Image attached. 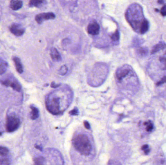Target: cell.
<instances>
[{"mask_svg":"<svg viewBox=\"0 0 166 165\" xmlns=\"http://www.w3.org/2000/svg\"><path fill=\"white\" fill-rule=\"evenodd\" d=\"M23 5V2L21 0H11L10 7L13 10L16 11L21 9Z\"/></svg>","mask_w":166,"mask_h":165,"instance_id":"cell-10","label":"cell"},{"mask_svg":"<svg viewBox=\"0 0 166 165\" xmlns=\"http://www.w3.org/2000/svg\"><path fill=\"white\" fill-rule=\"evenodd\" d=\"M70 114L71 115H77L79 114L78 110L77 108H74L73 110L70 111Z\"/></svg>","mask_w":166,"mask_h":165,"instance_id":"cell-26","label":"cell"},{"mask_svg":"<svg viewBox=\"0 0 166 165\" xmlns=\"http://www.w3.org/2000/svg\"><path fill=\"white\" fill-rule=\"evenodd\" d=\"M61 100L56 93L54 92L47 96L46 100V105L47 109L53 114H58L61 112Z\"/></svg>","mask_w":166,"mask_h":165,"instance_id":"cell-4","label":"cell"},{"mask_svg":"<svg viewBox=\"0 0 166 165\" xmlns=\"http://www.w3.org/2000/svg\"><path fill=\"white\" fill-rule=\"evenodd\" d=\"M1 163L0 164H3H3H6V165H7V164H9V161H8L7 159L3 160L1 161Z\"/></svg>","mask_w":166,"mask_h":165,"instance_id":"cell-29","label":"cell"},{"mask_svg":"<svg viewBox=\"0 0 166 165\" xmlns=\"http://www.w3.org/2000/svg\"><path fill=\"white\" fill-rule=\"evenodd\" d=\"M87 31L89 35H98L100 32V26L96 21L91 23L88 25Z\"/></svg>","mask_w":166,"mask_h":165,"instance_id":"cell-8","label":"cell"},{"mask_svg":"<svg viewBox=\"0 0 166 165\" xmlns=\"http://www.w3.org/2000/svg\"><path fill=\"white\" fill-rule=\"evenodd\" d=\"M165 83H166V76L163 77V78H162L160 81L156 83V85L157 86H160L162 84H164Z\"/></svg>","mask_w":166,"mask_h":165,"instance_id":"cell-25","label":"cell"},{"mask_svg":"<svg viewBox=\"0 0 166 165\" xmlns=\"http://www.w3.org/2000/svg\"><path fill=\"white\" fill-rule=\"evenodd\" d=\"M157 3H159V4H160V5H162V4L164 3V0H158Z\"/></svg>","mask_w":166,"mask_h":165,"instance_id":"cell-32","label":"cell"},{"mask_svg":"<svg viewBox=\"0 0 166 165\" xmlns=\"http://www.w3.org/2000/svg\"><path fill=\"white\" fill-rule=\"evenodd\" d=\"M73 144L76 150L80 153L88 155L91 153L92 145L88 136L85 134L77 135L73 141Z\"/></svg>","mask_w":166,"mask_h":165,"instance_id":"cell-2","label":"cell"},{"mask_svg":"<svg viewBox=\"0 0 166 165\" xmlns=\"http://www.w3.org/2000/svg\"><path fill=\"white\" fill-rule=\"evenodd\" d=\"M160 13L163 16H166V5L162 7L160 10Z\"/></svg>","mask_w":166,"mask_h":165,"instance_id":"cell-27","label":"cell"},{"mask_svg":"<svg viewBox=\"0 0 166 165\" xmlns=\"http://www.w3.org/2000/svg\"><path fill=\"white\" fill-rule=\"evenodd\" d=\"M137 52L139 56L144 57L148 54V48L146 47H141L137 49Z\"/></svg>","mask_w":166,"mask_h":165,"instance_id":"cell-17","label":"cell"},{"mask_svg":"<svg viewBox=\"0 0 166 165\" xmlns=\"http://www.w3.org/2000/svg\"><path fill=\"white\" fill-rule=\"evenodd\" d=\"M144 153H145L146 155H147V154L149 153L150 152V149L148 148L146 150H144Z\"/></svg>","mask_w":166,"mask_h":165,"instance_id":"cell-31","label":"cell"},{"mask_svg":"<svg viewBox=\"0 0 166 165\" xmlns=\"http://www.w3.org/2000/svg\"><path fill=\"white\" fill-rule=\"evenodd\" d=\"M45 161L43 156H38L34 159V163L36 165H43L45 164Z\"/></svg>","mask_w":166,"mask_h":165,"instance_id":"cell-19","label":"cell"},{"mask_svg":"<svg viewBox=\"0 0 166 165\" xmlns=\"http://www.w3.org/2000/svg\"><path fill=\"white\" fill-rule=\"evenodd\" d=\"M9 29L10 32L16 36H21L24 33V29L18 24H13Z\"/></svg>","mask_w":166,"mask_h":165,"instance_id":"cell-9","label":"cell"},{"mask_svg":"<svg viewBox=\"0 0 166 165\" xmlns=\"http://www.w3.org/2000/svg\"><path fill=\"white\" fill-rule=\"evenodd\" d=\"M166 48V44L163 41L160 42L159 43L157 44L156 45L153 47L152 51H151V54H154V53H156L161 50H164L165 48Z\"/></svg>","mask_w":166,"mask_h":165,"instance_id":"cell-11","label":"cell"},{"mask_svg":"<svg viewBox=\"0 0 166 165\" xmlns=\"http://www.w3.org/2000/svg\"><path fill=\"white\" fill-rule=\"evenodd\" d=\"M13 61L15 65L16 70L20 74L22 73L23 69V65H22L20 59L17 57H14L13 58Z\"/></svg>","mask_w":166,"mask_h":165,"instance_id":"cell-13","label":"cell"},{"mask_svg":"<svg viewBox=\"0 0 166 165\" xmlns=\"http://www.w3.org/2000/svg\"><path fill=\"white\" fill-rule=\"evenodd\" d=\"M155 11H156V12H159V9H157V8H156V9H155Z\"/></svg>","mask_w":166,"mask_h":165,"instance_id":"cell-34","label":"cell"},{"mask_svg":"<svg viewBox=\"0 0 166 165\" xmlns=\"http://www.w3.org/2000/svg\"><path fill=\"white\" fill-rule=\"evenodd\" d=\"M31 108V118L32 120H36L39 117V111L38 108L34 106L30 107Z\"/></svg>","mask_w":166,"mask_h":165,"instance_id":"cell-15","label":"cell"},{"mask_svg":"<svg viewBox=\"0 0 166 165\" xmlns=\"http://www.w3.org/2000/svg\"><path fill=\"white\" fill-rule=\"evenodd\" d=\"M126 18L133 30L139 33L141 26L147 20L144 16L142 8L137 3L132 4L128 8Z\"/></svg>","mask_w":166,"mask_h":165,"instance_id":"cell-1","label":"cell"},{"mask_svg":"<svg viewBox=\"0 0 166 165\" xmlns=\"http://www.w3.org/2000/svg\"><path fill=\"white\" fill-rule=\"evenodd\" d=\"M148 148H149V146H148V145L146 144V145H144L143 146H142V147H141V149L144 151V150H146V149Z\"/></svg>","mask_w":166,"mask_h":165,"instance_id":"cell-30","label":"cell"},{"mask_svg":"<svg viewBox=\"0 0 166 165\" xmlns=\"http://www.w3.org/2000/svg\"><path fill=\"white\" fill-rule=\"evenodd\" d=\"M20 125V119L14 116L8 117L6 122V129L8 132H13L18 129Z\"/></svg>","mask_w":166,"mask_h":165,"instance_id":"cell-5","label":"cell"},{"mask_svg":"<svg viewBox=\"0 0 166 165\" xmlns=\"http://www.w3.org/2000/svg\"><path fill=\"white\" fill-rule=\"evenodd\" d=\"M1 135H2V133L0 132V136H1Z\"/></svg>","mask_w":166,"mask_h":165,"instance_id":"cell-35","label":"cell"},{"mask_svg":"<svg viewBox=\"0 0 166 165\" xmlns=\"http://www.w3.org/2000/svg\"><path fill=\"white\" fill-rule=\"evenodd\" d=\"M68 71V68H67L66 66L65 65H63L61 66L59 70V74L61 75H64L67 73V72Z\"/></svg>","mask_w":166,"mask_h":165,"instance_id":"cell-24","label":"cell"},{"mask_svg":"<svg viewBox=\"0 0 166 165\" xmlns=\"http://www.w3.org/2000/svg\"><path fill=\"white\" fill-rule=\"evenodd\" d=\"M144 125L146 126V130L147 132H151L153 131V129H154V124L152 122H151V121L145 122L144 123Z\"/></svg>","mask_w":166,"mask_h":165,"instance_id":"cell-18","label":"cell"},{"mask_svg":"<svg viewBox=\"0 0 166 165\" xmlns=\"http://www.w3.org/2000/svg\"><path fill=\"white\" fill-rule=\"evenodd\" d=\"M84 126H85V127H86V129H89L91 128V126H90V125H89L88 122L85 121V122H84Z\"/></svg>","mask_w":166,"mask_h":165,"instance_id":"cell-28","label":"cell"},{"mask_svg":"<svg viewBox=\"0 0 166 165\" xmlns=\"http://www.w3.org/2000/svg\"><path fill=\"white\" fill-rule=\"evenodd\" d=\"M111 38L114 42H118L119 40V33L118 30H117L116 32L111 35Z\"/></svg>","mask_w":166,"mask_h":165,"instance_id":"cell-20","label":"cell"},{"mask_svg":"<svg viewBox=\"0 0 166 165\" xmlns=\"http://www.w3.org/2000/svg\"><path fill=\"white\" fill-rule=\"evenodd\" d=\"M50 55L51 59L54 61L59 62L61 60V57L59 54V52L56 48H51L50 51Z\"/></svg>","mask_w":166,"mask_h":165,"instance_id":"cell-12","label":"cell"},{"mask_svg":"<svg viewBox=\"0 0 166 165\" xmlns=\"http://www.w3.org/2000/svg\"><path fill=\"white\" fill-rule=\"evenodd\" d=\"M159 61L163 65V69H166V52L160 57Z\"/></svg>","mask_w":166,"mask_h":165,"instance_id":"cell-23","label":"cell"},{"mask_svg":"<svg viewBox=\"0 0 166 165\" xmlns=\"http://www.w3.org/2000/svg\"><path fill=\"white\" fill-rule=\"evenodd\" d=\"M107 72V68L104 65H99L96 66L89 78L91 85L97 86L102 83L106 79Z\"/></svg>","mask_w":166,"mask_h":165,"instance_id":"cell-3","label":"cell"},{"mask_svg":"<svg viewBox=\"0 0 166 165\" xmlns=\"http://www.w3.org/2000/svg\"><path fill=\"white\" fill-rule=\"evenodd\" d=\"M2 84L6 87H11L14 90L17 91L18 92H20L21 90V86L20 83L15 80H5L1 81Z\"/></svg>","mask_w":166,"mask_h":165,"instance_id":"cell-7","label":"cell"},{"mask_svg":"<svg viewBox=\"0 0 166 165\" xmlns=\"http://www.w3.org/2000/svg\"><path fill=\"white\" fill-rule=\"evenodd\" d=\"M8 63L0 59V75L5 73L8 68Z\"/></svg>","mask_w":166,"mask_h":165,"instance_id":"cell-16","label":"cell"},{"mask_svg":"<svg viewBox=\"0 0 166 165\" xmlns=\"http://www.w3.org/2000/svg\"><path fill=\"white\" fill-rule=\"evenodd\" d=\"M36 148L37 149H39L40 150H41V148L40 147H39V146H36Z\"/></svg>","mask_w":166,"mask_h":165,"instance_id":"cell-33","label":"cell"},{"mask_svg":"<svg viewBox=\"0 0 166 165\" xmlns=\"http://www.w3.org/2000/svg\"><path fill=\"white\" fill-rule=\"evenodd\" d=\"M56 18V16L52 12L49 13H43L36 15L35 17V20L36 22L41 24L44 21L47 20H53Z\"/></svg>","mask_w":166,"mask_h":165,"instance_id":"cell-6","label":"cell"},{"mask_svg":"<svg viewBox=\"0 0 166 165\" xmlns=\"http://www.w3.org/2000/svg\"><path fill=\"white\" fill-rule=\"evenodd\" d=\"M9 151L6 147L0 146V156H6L8 155Z\"/></svg>","mask_w":166,"mask_h":165,"instance_id":"cell-21","label":"cell"},{"mask_svg":"<svg viewBox=\"0 0 166 165\" xmlns=\"http://www.w3.org/2000/svg\"><path fill=\"white\" fill-rule=\"evenodd\" d=\"M45 0H30L29 6L40 7L45 3Z\"/></svg>","mask_w":166,"mask_h":165,"instance_id":"cell-14","label":"cell"},{"mask_svg":"<svg viewBox=\"0 0 166 165\" xmlns=\"http://www.w3.org/2000/svg\"><path fill=\"white\" fill-rule=\"evenodd\" d=\"M144 41L143 39L140 38H134L133 41V44L135 46H139L140 45H142Z\"/></svg>","mask_w":166,"mask_h":165,"instance_id":"cell-22","label":"cell"}]
</instances>
